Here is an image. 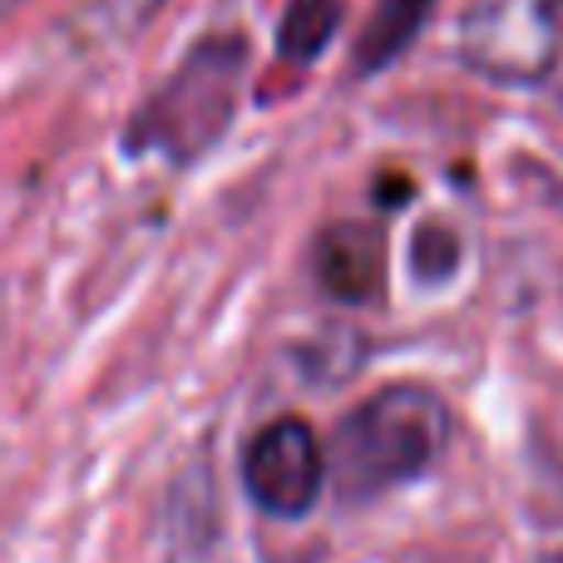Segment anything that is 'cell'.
Segmentation results:
<instances>
[{
    "label": "cell",
    "instance_id": "obj_8",
    "mask_svg": "<svg viewBox=\"0 0 563 563\" xmlns=\"http://www.w3.org/2000/svg\"><path fill=\"white\" fill-rule=\"evenodd\" d=\"M410 267L420 282H445L460 267V238L450 228H420L410 243Z\"/></svg>",
    "mask_w": 563,
    "mask_h": 563
},
{
    "label": "cell",
    "instance_id": "obj_6",
    "mask_svg": "<svg viewBox=\"0 0 563 563\" xmlns=\"http://www.w3.org/2000/svg\"><path fill=\"white\" fill-rule=\"evenodd\" d=\"M435 0H376L366 30L356 40V69L361 75H376V69L396 65L410 49V40L420 35V25L430 20Z\"/></svg>",
    "mask_w": 563,
    "mask_h": 563
},
{
    "label": "cell",
    "instance_id": "obj_3",
    "mask_svg": "<svg viewBox=\"0 0 563 563\" xmlns=\"http://www.w3.org/2000/svg\"><path fill=\"white\" fill-rule=\"evenodd\" d=\"M563 55L554 0H470L460 15V59L495 85H539Z\"/></svg>",
    "mask_w": 563,
    "mask_h": 563
},
{
    "label": "cell",
    "instance_id": "obj_4",
    "mask_svg": "<svg viewBox=\"0 0 563 563\" xmlns=\"http://www.w3.org/2000/svg\"><path fill=\"white\" fill-rule=\"evenodd\" d=\"M327 460L311 435L307 420L282 416L263 426L243 450V489L263 515L273 519H301L317 509Z\"/></svg>",
    "mask_w": 563,
    "mask_h": 563
},
{
    "label": "cell",
    "instance_id": "obj_7",
    "mask_svg": "<svg viewBox=\"0 0 563 563\" xmlns=\"http://www.w3.org/2000/svg\"><path fill=\"white\" fill-rule=\"evenodd\" d=\"M341 30V0H291L277 25V55L287 65H311Z\"/></svg>",
    "mask_w": 563,
    "mask_h": 563
},
{
    "label": "cell",
    "instance_id": "obj_9",
    "mask_svg": "<svg viewBox=\"0 0 563 563\" xmlns=\"http://www.w3.org/2000/svg\"><path fill=\"white\" fill-rule=\"evenodd\" d=\"M164 5H168V0H104L109 20H114L119 30H144Z\"/></svg>",
    "mask_w": 563,
    "mask_h": 563
},
{
    "label": "cell",
    "instance_id": "obj_1",
    "mask_svg": "<svg viewBox=\"0 0 563 563\" xmlns=\"http://www.w3.org/2000/svg\"><path fill=\"white\" fill-rule=\"evenodd\" d=\"M450 445V406L420 380L380 386L341 416L331 435V479L341 499H376L410 485Z\"/></svg>",
    "mask_w": 563,
    "mask_h": 563
},
{
    "label": "cell",
    "instance_id": "obj_2",
    "mask_svg": "<svg viewBox=\"0 0 563 563\" xmlns=\"http://www.w3.org/2000/svg\"><path fill=\"white\" fill-rule=\"evenodd\" d=\"M247 69L243 35H208L184 55L164 89L148 95L134 114L124 144L129 154H164L168 164H194L228 134L238 114V89Z\"/></svg>",
    "mask_w": 563,
    "mask_h": 563
},
{
    "label": "cell",
    "instance_id": "obj_5",
    "mask_svg": "<svg viewBox=\"0 0 563 563\" xmlns=\"http://www.w3.org/2000/svg\"><path fill=\"white\" fill-rule=\"evenodd\" d=\"M317 282L336 301H376L386 287L380 223H331L317 233Z\"/></svg>",
    "mask_w": 563,
    "mask_h": 563
}]
</instances>
